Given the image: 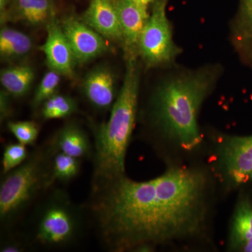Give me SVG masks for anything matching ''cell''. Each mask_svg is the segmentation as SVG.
Segmentation results:
<instances>
[{
	"label": "cell",
	"mask_w": 252,
	"mask_h": 252,
	"mask_svg": "<svg viewBox=\"0 0 252 252\" xmlns=\"http://www.w3.org/2000/svg\"><path fill=\"white\" fill-rule=\"evenodd\" d=\"M206 175L175 167L153 180L126 176L91 185L84 204L90 227L107 251L151 252L200 232L207 216Z\"/></svg>",
	"instance_id": "6da1fadb"
},
{
	"label": "cell",
	"mask_w": 252,
	"mask_h": 252,
	"mask_svg": "<svg viewBox=\"0 0 252 252\" xmlns=\"http://www.w3.org/2000/svg\"><path fill=\"white\" fill-rule=\"evenodd\" d=\"M55 153L46 141L34 146L26 160L3 175L0 184V225L1 233L16 229L49 189Z\"/></svg>",
	"instance_id": "5b68a950"
},
{
	"label": "cell",
	"mask_w": 252,
	"mask_h": 252,
	"mask_svg": "<svg viewBox=\"0 0 252 252\" xmlns=\"http://www.w3.org/2000/svg\"><path fill=\"white\" fill-rule=\"evenodd\" d=\"M232 41L240 59L252 68V0H240L232 28Z\"/></svg>",
	"instance_id": "9a60e30c"
},
{
	"label": "cell",
	"mask_w": 252,
	"mask_h": 252,
	"mask_svg": "<svg viewBox=\"0 0 252 252\" xmlns=\"http://www.w3.org/2000/svg\"><path fill=\"white\" fill-rule=\"evenodd\" d=\"M217 67H205L163 81L151 98V122L160 137L183 149L201 142L198 116L219 77Z\"/></svg>",
	"instance_id": "7a4b0ae2"
},
{
	"label": "cell",
	"mask_w": 252,
	"mask_h": 252,
	"mask_svg": "<svg viewBox=\"0 0 252 252\" xmlns=\"http://www.w3.org/2000/svg\"><path fill=\"white\" fill-rule=\"evenodd\" d=\"M240 250L245 252H252V238L244 243Z\"/></svg>",
	"instance_id": "4316f807"
},
{
	"label": "cell",
	"mask_w": 252,
	"mask_h": 252,
	"mask_svg": "<svg viewBox=\"0 0 252 252\" xmlns=\"http://www.w3.org/2000/svg\"><path fill=\"white\" fill-rule=\"evenodd\" d=\"M61 74L51 69L44 74L32 99V107L33 109L40 108L46 100L54 94H59L58 91L61 85Z\"/></svg>",
	"instance_id": "44dd1931"
},
{
	"label": "cell",
	"mask_w": 252,
	"mask_h": 252,
	"mask_svg": "<svg viewBox=\"0 0 252 252\" xmlns=\"http://www.w3.org/2000/svg\"><path fill=\"white\" fill-rule=\"evenodd\" d=\"M28 146L20 142H9L5 145L2 156V175L23 163L29 156Z\"/></svg>",
	"instance_id": "603a6c76"
},
{
	"label": "cell",
	"mask_w": 252,
	"mask_h": 252,
	"mask_svg": "<svg viewBox=\"0 0 252 252\" xmlns=\"http://www.w3.org/2000/svg\"><path fill=\"white\" fill-rule=\"evenodd\" d=\"M7 128L16 137L18 142L26 146H35L40 127L37 123L32 121L7 123Z\"/></svg>",
	"instance_id": "7402d4cb"
},
{
	"label": "cell",
	"mask_w": 252,
	"mask_h": 252,
	"mask_svg": "<svg viewBox=\"0 0 252 252\" xmlns=\"http://www.w3.org/2000/svg\"><path fill=\"white\" fill-rule=\"evenodd\" d=\"M48 141L55 154L61 152L81 160H92L94 144L77 123H66Z\"/></svg>",
	"instance_id": "4fadbf2b"
},
{
	"label": "cell",
	"mask_w": 252,
	"mask_h": 252,
	"mask_svg": "<svg viewBox=\"0 0 252 252\" xmlns=\"http://www.w3.org/2000/svg\"><path fill=\"white\" fill-rule=\"evenodd\" d=\"M81 90L88 102L100 112L110 110L119 94L114 72L105 65L97 66L86 74Z\"/></svg>",
	"instance_id": "8fae6325"
},
{
	"label": "cell",
	"mask_w": 252,
	"mask_h": 252,
	"mask_svg": "<svg viewBox=\"0 0 252 252\" xmlns=\"http://www.w3.org/2000/svg\"><path fill=\"white\" fill-rule=\"evenodd\" d=\"M252 238V204L242 199L238 205L230 228L229 241L233 249L240 250L244 243Z\"/></svg>",
	"instance_id": "ac0fdd59"
},
{
	"label": "cell",
	"mask_w": 252,
	"mask_h": 252,
	"mask_svg": "<svg viewBox=\"0 0 252 252\" xmlns=\"http://www.w3.org/2000/svg\"><path fill=\"white\" fill-rule=\"evenodd\" d=\"M218 154L223 174L232 185L252 181V135L225 136Z\"/></svg>",
	"instance_id": "52a82bcc"
},
{
	"label": "cell",
	"mask_w": 252,
	"mask_h": 252,
	"mask_svg": "<svg viewBox=\"0 0 252 252\" xmlns=\"http://www.w3.org/2000/svg\"><path fill=\"white\" fill-rule=\"evenodd\" d=\"M0 252H25L32 250L31 244L22 230L16 229L1 233Z\"/></svg>",
	"instance_id": "cb8c5ba5"
},
{
	"label": "cell",
	"mask_w": 252,
	"mask_h": 252,
	"mask_svg": "<svg viewBox=\"0 0 252 252\" xmlns=\"http://www.w3.org/2000/svg\"><path fill=\"white\" fill-rule=\"evenodd\" d=\"M80 19L105 39L122 44V28L114 0H91Z\"/></svg>",
	"instance_id": "7c38bea8"
},
{
	"label": "cell",
	"mask_w": 252,
	"mask_h": 252,
	"mask_svg": "<svg viewBox=\"0 0 252 252\" xmlns=\"http://www.w3.org/2000/svg\"><path fill=\"white\" fill-rule=\"evenodd\" d=\"M47 36L39 50L45 55L48 67L64 77H74V64L77 63L67 37L57 19L46 26Z\"/></svg>",
	"instance_id": "9c48e42d"
},
{
	"label": "cell",
	"mask_w": 252,
	"mask_h": 252,
	"mask_svg": "<svg viewBox=\"0 0 252 252\" xmlns=\"http://www.w3.org/2000/svg\"><path fill=\"white\" fill-rule=\"evenodd\" d=\"M61 26L77 63L89 62L108 50L105 38L81 19L69 16L63 20Z\"/></svg>",
	"instance_id": "ba28073f"
},
{
	"label": "cell",
	"mask_w": 252,
	"mask_h": 252,
	"mask_svg": "<svg viewBox=\"0 0 252 252\" xmlns=\"http://www.w3.org/2000/svg\"><path fill=\"white\" fill-rule=\"evenodd\" d=\"M168 0H155L141 34L138 56L147 67L168 65L175 62L181 49L173 40L171 23L167 16Z\"/></svg>",
	"instance_id": "8992f818"
},
{
	"label": "cell",
	"mask_w": 252,
	"mask_h": 252,
	"mask_svg": "<svg viewBox=\"0 0 252 252\" xmlns=\"http://www.w3.org/2000/svg\"><path fill=\"white\" fill-rule=\"evenodd\" d=\"M33 41L28 34L4 26L0 31V56L6 61H16L31 54Z\"/></svg>",
	"instance_id": "e0dca14e"
},
{
	"label": "cell",
	"mask_w": 252,
	"mask_h": 252,
	"mask_svg": "<svg viewBox=\"0 0 252 252\" xmlns=\"http://www.w3.org/2000/svg\"><path fill=\"white\" fill-rule=\"evenodd\" d=\"M136 2L138 3L141 6L149 9V6H151L155 0H135Z\"/></svg>",
	"instance_id": "83f0119b"
},
{
	"label": "cell",
	"mask_w": 252,
	"mask_h": 252,
	"mask_svg": "<svg viewBox=\"0 0 252 252\" xmlns=\"http://www.w3.org/2000/svg\"><path fill=\"white\" fill-rule=\"evenodd\" d=\"M32 250H66L77 245L90 227L84 205L74 203L64 189L53 186L22 222Z\"/></svg>",
	"instance_id": "277c9868"
},
{
	"label": "cell",
	"mask_w": 252,
	"mask_h": 252,
	"mask_svg": "<svg viewBox=\"0 0 252 252\" xmlns=\"http://www.w3.org/2000/svg\"><path fill=\"white\" fill-rule=\"evenodd\" d=\"M78 109V103L74 97L57 94L41 106V117L44 120L67 119L76 114Z\"/></svg>",
	"instance_id": "d6986e66"
},
{
	"label": "cell",
	"mask_w": 252,
	"mask_h": 252,
	"mask_svg": "<svg viewBox=\"0 0 252 252\" xmlns=\"http://www.w3.org/2000/svg\"><path fill=\"white\" fill-rule=\"evenodd\" d=\"M35 73L28 64H19L1 69L0 81L3 89L13 97L27 95L34 83Z\"/></svg>",
	"instance_id": "2e32d148"
},
{
	"label": "cell",
	"mask_w": 252,
	"mask_h": 252,
	"mask_svg": "<svg viewBox=\"0 0 252 252\" xmlns=\"http://www.w3.org/2000/svg\"><path fill=\"white\" fill-rule=\"evenodd\" d=\"M82 160L67 154L57 152L52 158L54 183L68 184L75 180L81 172Z\"/></svg>",
	"instance_id": "ffe728a7"
},
{
	"label": "cell",
	"mask_w": 252,
	"mask_h": 252,
	"mask_svg": "<svg viewBox=\"0 0 252 252\" xmlns=\"http://www.w3.org/2000/svg\"><path fill=\"white\" fill-rule=\"evenodd\" d=\"M56 9L53 0H11L1 24L20 21L33 26H47L56 19Z\"/></svg>",
	"instance_id": "5bb4252c"
},
{
	"label": "cell",
	"mask_w": 252,
	"mask_h": 252,
	"mask_svg": "<svg viewBox=\"0 0 252 252\" xmlns=\"http://www.w3.org/2000/svg\"><path fill=\"white\" fill-rule=\"evenodd\" d=\"M10 2L11 0H0V18H2L6 14Z\"/></svg>",
	"instance_id": "484cf974"
},
{
	"label": "cell",
	"mask_w": 252,
	"mask_h": 252,
	"mask_svg": "<svg viewBox=\"0 0 252 252\" xmlns=\"http://www.w3.org/2000/svg\"><path fill=\"white\" fill-rule=\"evenodd\" d=\"M122 28L126 60L138 57L139 41L149 16V9L135 0H114Z\"/></svg>",
	"instance_id": "30bf717a"
},
{
	"label": "cell",
	"mask_w": 252,
	"mask_h": 252,
	"mask_svg": "<svg viewBox=\"0 0 252 252\" xmlns=\"http://www.w3.org/2000/svg\"><path fill=\"white\" fill-rule=\"evenodd\" d=\"M11 97L6 91H1L0 94V119L1 122L9 119L12 113L11 108Z\"/></svg>",
	"instance_id": "d4e9b609"
},
{
	"label": "cell",
	"mask_w": 252,
	"mask_h": 252,
	"mask_svg": "<svg viewBox=\"0 0 252 252\" xmlns=\"http://www.w3.org/2000/svg\"><path fill=\"white\" fill-rule=\"evenodd\" d=\"M140 69L137 59L126 60L121 90L107 122L92 125L94 156L91 185L126 175V158L138 107Z\"/></svg>",
	"instance_id": "3957f363"
}]
</instances>
